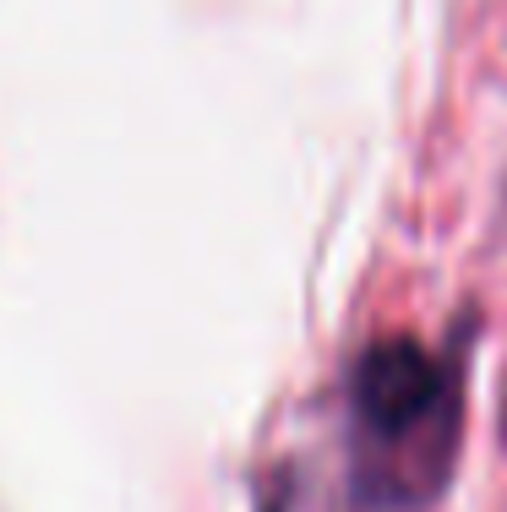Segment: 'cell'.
I'll list each match as a JSON object with an SVG mask.
<instances>
[{"label": "cell", "instance_id": "1", "mask_svg": "<svg viewBox=\"0 0 507 512\" xmlns=\"http://www.w3.org/2000/svg\"><path fill=\"white\" fill-rule=\"evenodd\" d=\"M349 442L360 512H426L464 442L458 355L415 338H382L349 371Z\"/></svg>", "mask_w": 507, "mask_h": 512}, {"label": "cell", "instance_id": "2", "mask_svg": "<svg viewBox=\"0 0 507 512\" xmlns=\"http://www.w3.org/2000/svg\"><path fill=\"white\" fill-rule=\"evenodd\" d=\"M262 512H289V502H284V491H279V496H273V502H268V507H262Z\"/></svg>", "mask_w": 507, "mask_h": 512}]
</instances>
